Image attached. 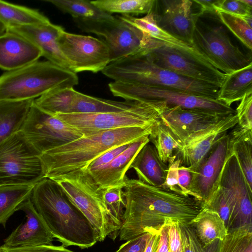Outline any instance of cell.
<instances>
[{
  "label": "cell",
  "mask_w": 252,
  "mask_h": 252,
  "mask_svg": "<svg viewBox=\"0 0 252 252\" xmlns=\"http://www.w3.org/2000/svg\"><path fill=\"white\" fill-rule=\"evenodd\" d=\"M126 205L119 230L121 241L144 233H159L169 220L189 223L204 203L190 195L127 178L124 188Z\"/></svg>",
  "instance_id": "obj_1"
},
{
  "label": "cell",
  "mask_w": 252,
  "mask_h": 252,
  "mask_svg": "<svg viewBox=\"0 0 252 252\" xmlns=\"http://www.w3.org/2000/svg\"><path fill=\"white\" fill-rule=\"evenodd\" d=\"M30 199L53 237L64 247L88 249L98 241L91 222L54 180L45 178L34 185Z\"/></svg>",
  "instance_id": "obj_2"
},
{
  "label": "cell",
  "mask_w": 252,
  "mask_h": 252,
  "mask_svg": "<svg viewBox=\"0 0 252 252\" xmlns=\"http://www.w3.org/2000/svg\"><path fill=\"white\" fill-rule=\"evenodd\" d=\"M154 124L145 127L117 128L83 135L46 152L40 156L45 178L53 179L84 169L109 150L149 136Z\"/></svg>",
  "instance_id": "obj_3"
},
{
  "label": "cell",
  "mask_w": 252,
  "mask_h": 252,
  "mask_svg": "<svg viewBox=\"0 0 252 252\" xmlns=\"http://www.w3.org/2000/svg\"><path fill=\"white\" fill-rule=\"evenodd\" d=\"M102 72L114 81L170 88L218 100V86L160 67L145 56L131 57L111 63Z\"/></svg>",
  "instance_id": "obj_4"
},
{
  "label": "cell",
  "mask_w": 252,
  "mask_h": 252,
  "mask_svg": "<svg viewBox=\"0 0 252 252\" xmlns=\"http://www.w3.org/2000/svg\"><path fill=\"white\" fill-rule=\"evenodd\" d=\"M76 73L48 61H36L0 76V100L35 99L56 89L78 84Z\"/></svg>",
  "instance_id": "obj_5"
},
{
  "label": "cell",
  "mask_w": 252,
  "mask_h": 252,
  "mask_svg": "<svg viewBox=\"0 0 252 252\" xmlns=\"http://www.w3.org/2000/svg\"><path fill=\"white\" fill-rule=\"evenodd\" d=\"M83 32L102 37L107 45L110 63L134 56L146 55L159 46V41L153 39L135 27L120 19L93 20L73 19Z\"/></svg>",
  "instance_id": "obj_6"
},
{
  "label": "cell",
  "mask_w": 252,
  "mask_h": 252,
  "mask_svg": "<svg viewBox=\"0 0 252 252\" xmlns=\"http://www.w3.org/2000/svg\"><path fill=\"white\" fill-rule=\"evenodd\" d=\"M166 106L163 101H143L139 106L123 112L58 114L55 116L83 135H88L102 130L153 125L160 119Z\"/></svg>",
  "instance_id": "obj_7"
},
{
  "label": "cell",
  "mask_w": 252,
  "mask_h": 252,
  "mask_svg": "<svg viewBox=\"0 0 252 252\" xmlns=\"http://www.w3.org/2000/svg\"><path fill=\"white\" fill-rule=\"evenodd\" d=\"M41 154L20 130L0 143V186L34 185L45 178Z\"/></svg>",
  "instance_id": "obj_8"
},
{
  "label": "cell",
  "mask_w": 252,
  "mask_h": 252,
  "mask_svg": "<svg viewBox=\"0 0 252 252\" xmlns=\"http://www.w3.org/2000/svg\"><path fill=\"white\" fill-rule=\"evenodd\" d=\"M56 182L91 222L103 241L113 233L109 213L98 189L90 174L83 169L51 179Z\"/></svg>",
  "instance_id": "obj_9"
},
{
  "label": "cell",
  "mask_w": 252,
  "mask_h": 252,
  "mask_svg": "<svg viewBox=\"0 0 252 252\" xmlns=\"http://www.w3.org/2000/svg\"><path fill=\"white\" fill-rule=\"evenodd\" d=\"M191 45L210 64L225 74L252 64L251 56L231 42L222 25L205 24L199 18Z\"/></svg>",
  "instance_id": "obj_10"
},
{
  "label": "cell",
  "mask_w": 252,
  "mask_h": 252,
  "mask_svg": "<svg viewBox=\"0 0 252 252\" xmlns=\"http://www.w3.org/2000/svg\"><path fill=\"white\" fill-rule=\"evenodd\" d=\"M114 96L127 100L164 101L168 106L188 109H200L227 115L235 110L218 100H212L184 92L157 86L114 81L108 84Z\"/></svg>",
  "instance_id": "obj_11"
},
{
  "label": "cell",
  "mask_w": 252,
  "mask_h": 252,
  "mask_svg": "<svg viewBox=\"0 0 252 252\" xmlns=\"http://www.w3.org/2000/svg\"><path fill=\"white\" fill-rule=\"evenodd\" d=\"M21 131L41 154L83 135L56 116L40 109L33 102Z\"/></svg>",
  "instance_id": "obj_12"
},
{
  "label": "cell",
  "mask_w": 252,
  "mask_h": 252,
  "mask_svg": "<svg viewBox=\"0 0 252 252\" xmlns=\"http://www.w3.org/2000/svg\"><path fill=\"white\" fill-rule=\"evenodd\" d=\"M57 43L72 71L76 74L83 71H102L110 63L109 50L103 40L64 30L58 37Z\"/></svg>",
  "instance_id": "obj_13"
},
{
  "label": "cell",
  "mask_w": 252,
  "mask_h": 252,
  "mask_svg": "<svg viewBox=\"0 0 252 252\" xmlns=\"http://www.w3.org/2000/svg\"><path fill=\"white\" fill-rule=\"evenodd\" d=\"M144 56L160 67L219 88L225 77L224 73L211 65L163 44Z\"/></svg>",
  "instance_id": "obj_14"
},
{
  "label": "cell",
  "mask_w": 252,
  "mask_h": 252,
  "mask_svg": "<svg viewBox=\"0 0 252 252\" xmlns=\"http://www.w3.org/2000/svg\"><path fill=\"white\" fill-rule=\"evenodd\" d=\"M196 5L194 0H155L151 12L159 28L192 45L195 24L203 14Z\"/></svg>",
  "instance_id": "obj_15"
},
{
  "label": "cell",
  "mask_w": 252,
  "mask_h": 252,
  "mask_svg": "<svg viewBox=\"0 0 252 252\" xmlns=\"http://www.w3.org/2000/svg\"><path fill=\"white\" fill-rule=\"evenodd\" d=\"M238 123L235 113L223 116L206 127L189 136L181 148L176 151L181 165L193 171L200 164L215 144Z\"/></svg>",
  "instance_id": "obj_16"
},
{
  "label": "cell",
  "mask_w": 252,
  "mask_h": 252,
  "mask_svg": "<svg viewBox=\"0 0 252 252\" xmlns=\"http://www.w3.org/2000/svg\"><path fill=\"white\" fill-rule=\"evenodd\" d=\"M218 185L228 189L235 200L227 232L247 224H252V189L249 186L231 149L222 167Z\"/></svg>",
  "instance_id": "obj_17"
},
{
  "label": "cell",
  "mask_w": 252,
  "mask_h": 252,
  "mask_svg": "<svg viewBox=\"0 0 252 252\" xmlns=\"http://www.w3.org/2000/svg\"><path fill=\"white\" fill-rule=\"evenodd\" d=\"M230 152L229 135L227 133L215 144L198 167L191 173L190 194L204 204L218 185L226 158Z\"/></svg>",
  "instance_id": "obj_18"
},
{
  "label": "cell",
  "mask_w": 252,
  "mask_h": 252,
  "mask_svg": "<svg viewBox=\"0 0 252 252\" xmlns=\"http://www.w3.org/2000/svg\"><path fill=\"white\" fill-rule=\"evenodd\" d=\"M19 210L25 213L26 220L4 240L1 248L52 245L54 238L30 198L21 205Z\"/></svg>",
  "instance_id": "obj_19"
},
{
  "label": "cell",
  "mask_w": 252,
  "mask_h": 252,
  "mask_svg": "<svg viewBox=\"0 0 252 252\" xmlns=\"http://www.w3.org/2000/svg\"><path fill=\"white\" fill-rule=\"evenodd\" d=\"M225 116L208 110L167 105L160 119L183 145L189 136Z\"/></svg>",
  "instance_id": "obj_20"
},
{
  "label": "cell",
  "mask_w": 252,
  "mask_h": 252,
  "mask_svg": "<svg viewBox=\"0 0 252 252\" xmlns=\"http://www.w3.org/2000/svg\"><path fill=\"white\" fill-rule=\"evenodd\" d=\"M63 28L48 21L30 26H13L6 31L19 34L29 40L41 51L42 56L48 61L72 71L70 64L63 56L57 43V39Z\"/></svg>",
  "instance_id": "obj_21"
},
{
  "label": "cell",
  "mask_w": 252,
  "mask_h": 252,
  "mask_svg": "<svg viewBox=\"0 0 252 252\" xmlns=\"http://www.w3.org/2000/svg\"><path fill=\"white\" fill-rule=\"evenodd\" d=\"M42 56L41 51L25 37L6 31L0 35V68L7 71L34 63Z\"/></svg>",
  "instance_id": "obj_22"
},
{
  "label": "cell",
  "mask_w": 252,
  "mask_h": 252,
  "mask_svg": "<svg viewBox=\"0 0 252 252\" xmlns=\"http://www.w3.org/2000/svg\"><path fill=\"white\" fill-rule=\"evenodd\" d=\"M150 142L149 136H144L130 145L110 163L91 174L95 184L100 190L121 187L124 189L127 179L126 172L142 148Z\"/></svg>",
  "instance_id": "obj_23"
},
{
  "label": "cell",
  "mask_w": 252,
  "mask_h": 252,
  "mask_svg": "<svg viewBox=\"0 0 252 252\" xmlns=\"http://www.w3.org/2000/svg\"><path fill=\"white\" fill-rule=\"evenodd\" d=\"M130 168L134 170L141 182L161 186L165 182L168 166L161 160L154 146L148 143L137 154Z\"/></svg>",
  "instance_id": "obj_24"
},
{
  "label": "cell",
  "mask_w": 252,
  "mask_h": 252,
  "mask_svg": "<svg viewBox=\"0 0 252 252\" xmlns=\"http://www.w3.org/2000/svg\"><path fill=\"white\" fill-rule=\"evenodd\" d=\"M118 16L121 20L138 28L152 38L160 41L163 45L187 53L209 64L192 45L180 40L159 28L157 25L152 12L141 18L134 17L130 15Z\"/></svg>",
  "instance_id": "obj_25"
},
{
  "label": "cell",
  "mask_w": 252,
  "mask_h": 252,
  "mask_svg": "<svg viewBox=\"0 0 252 252\" xmlns=\"http://www.w3.org/2000/svg\"><path fill=\"white\" fill-rule=\"evenodd\" d=\"M33 100H0V143L21 130Z\"/></svg>",
  "instance_id": "obj_26"
},
{
  "label": "cell",
  "mask_w": 252,
  "mask_h": 252,
  "mask_svg": "<svg viewBox=\"0 0 252 252\" xmlns=\"http://www.w3.org/2000/svg\"><path fill=\"white\" fill-rule=\"evenodd\" d=\"M252 92V64L225 74L219 88L218 100L228 106Z\"/></svg>",
  "instance_id": "obj_27"
},
{
  "label": "cell",
  "mask_w": 252,
  "mask_h": 252,
  "mask_svg": "<svg viewBox=\"0 0 252 252\" xmlns=\"http://www.w3.org/2000/svg\"><path fill=\"white\" fill-rule=\"evenodd\" d=\"M143 101H118L90 96L76 92L70 113H103L127 111L139 106Z\"/></svg>",
  "instance_id": "obj_28"
},
{
  "label": "cell",
  "mask_w": 252,
  "mask_h": 252,
  "mask_svg": "<svg viewBox=\"0 0 252 252\" xmlns=\"http://www.w3.org/2000/svg\"><path fill=\"white\" fill-rule=\"evenodd\" d=\"M189 224L194 230L204 247L215 239L222 240L227 234L225 224L219 215L204 205Z\"/></svg>",
  "instance_id": "obj_29"
},
{
  "label": "cell",
  "mask_w": 252,
  "mask_h": 252,
  "mask_svg": "<svg viewBox=\"0 0 252 252\" xmlns=\"http://www.w3.org/2000/svg\"><path fill=\"white\" fill-rule=\"evenodd\" d=\"M235 127L228 133L230 149L252 189V129L241 128L237 124Z\"/></svg>",
  "instance_id": "obj_30"
},
{
  "label": "cell",
  "mask_w": 252,
  "mask_h": 252,
  "mask_svg": "<svg viewBox=\"0 0 252 252\" xmlns=\"http://www.w3.org/2000/svg\"><path fill=\"white\" fill-rule=\"evenodd\" d=\"M33 186H0V224L5 227L9 218L31 197Z\"/></svg>",
  "instance_id": "obj_31"
},
{
  "label": "cell",
  "mask_w": 252,
  "mask_h": 252,
  "mask_svg": "<svg viewBox=\"0 0 252 252\" xmlns=\"http://www.w3.org/2000/svg\"><path fill=\"white\" fill-rule=\"evenodd\" d=\"M0 21L7 27L38 25L49 20L37 10L0 0Z\"/></svg>",
  "instance_id": "obj_32"
},
{
  "label": "cell",
  "mask_w": 252,
  "mask_h": 252,
  "mask_svg": "<svg viewBox=\"0 0 252 252\" xmlns=\"http://www.w3.org/2000/svg\"><path fill=\"white\" fill-rule=\"evenodd\" d=\"M149 138L161 160L167 165L176 159L175 152L183 146L160 119L154 124Z\"/></svg>",
  "instance_id": "obj_33"
},
{
  "label": "cell",
  "mask_w": 252,
  "mask_h": 252,
  "mask_svg": "<svg viewBox=\"0 0 252 252\" xmlns=\"http://www.w3.org/2000/svg\"><path fill=\"white\" fill-rule=\"evenodd\" d=\"M76 92L73 87L56 89L34 99L33 103L53 116L70 113Z\"/></svg>",
  "instance_id": "obj_34"
},
{
  "label": "cell",
  "mask_w": 252,
  "mask_h": 252,
  "mask_svg": "<svg viewBox=\"0 0 252 252\" xmlns=\"http://www.w3.org/2000/svg\"><path fill=\"white\" fill-rule=\"evenodd\" d=\"M73 19L99 20L112 19L114 16L106 13L86 0H45Z\"/></svg>",
  "instance_id": "obj_35"
},
{
  "label": "cell",
  "mask_w": 252,
  "mask_h": 252,
  "mask_svg": "<svg viewBox=\"0 0 252 252\" xmlns=\"http://www.w3.org/2000/svg\"><path fill=\"white\" fill-rule=\"evenodd\" d=\"M155 0H97L91 2L102 11L111 15L117 13L122 15L148 14L155 4Z\"/></svg>",
  "instance_id": "obj_36"
},
{
  "label": "cell",
  "mask_w": 252,
  "mask_h": 252,
  "mask_svg": "<svg viewBox=\"0 0 252 252\" xmlns=\"http://www.w3.org/2000/svg\"><path fill=\"white\" fill-rule=\"evenodd\" d=\"M221 22L250 50L252 48V15L238 16L216 10Z\"/></svg>",
  "instance_id": "obj_37"
},
{
  "label": "cell",
  "mask_w": 252,
  "mask_h": 252,
  "mask_svg": "<svg viewBox=\"0 0 252 252\" xmlns=\"http://www.w3.org/2000/svg\"><path fill=\"white\" fill-rule=\"evenodd\" d=\"M102 191L103 200L109 213L112 234L115 235L120 230L123 222L126 205L124 189L115 187Z\"/></svg>",
  "instance_id": "obj_38"
},
{
  "label": "cell",
  "mask_w": 252,
  "mask_h": 252,
  "mask_svg": "<svg viewBox=\"0 0 252 252\" xmlns=\"http://www.w3.org/2000/svg\"><path fill=\"white\" fill-rule=\"evenodd\" d=\"M219 252H252V224L228 231L220 241Z\"/></svg>",
  "instance_id": "obj_39"
},
{
  "label": "cell",
  "mask_w": 252,
  "mask_h": 252,
  "mask_svg": "<svg viewBox=\"0 0 252 252\" xmlns=\"http://www.w3.org/2000/svg\"><path fill=\"white\" fill-rule=\"evenodd\" d=\"M204 206L219 215L227 229L235 206V200L230 190L218 185Z\"/></svg>",
  "instance_id": "obj_40"
},
{
  "label": "cell",
  "mask_w": 252,
  "mask_h": 252,
  "mask_svg": "<svg viewBox=\"0 0 252 252\" xmlns=\"http://www.w3.org/2000/svg\"><path fill=\"white\" fill-rule=\"evenodd\" d=\"M183 252H203L204 247L189 223L178 222Z\"/></svg>",
  "instance_id": "obj_41"
},
{
  "label": "cell",
  "mask_w": 252,
  "mask_h": 252,
  "mask_svg": "<svg viewBox=\"0 0 252 252\" xmlns=\"http://www.w3.org/2000/svg\"><path fill=\"white\" fill-rule=\"evenodd\" d=\"M240 101L235 110L237 125L241 128L252 129V92L247 93Z\"/></svg>",
  "instance_id": "obj_42"
},
{
  "label": "cell",
  "mask_w": 252,
  "mask_h": 252,
  "mask_svg": "<svg viewBox=\"0 0 252 252\" xmlns=\"http://www.w3.org/2000/svg\"><path fill=\"white\" fill-rule=\"evenodd\" d=\"M131 143L119 146L109 150L97 157L86 168L82 169L90 174L96 172L110 163L117 156L126 149Z\"/></svg>",
  "instance_id": "obj_43"
},
{
  "label": "cell",
  "mask_w": 252,
  "mask_h": 252,
  "mask_svg": "<svg viewBox=\"0 0 252 252\" xmlns=\"http://www.w3.org/2000/svg\"><path fill=\"white\" fill-rule=\"evenodd\" d=\"M214 6L215 11L220 10L235 15H252V7L241 0H217Z\"/></svg>",
  "instance_id": "obj_44"
},
{
  "label": "cell",
  "mask_w": 252,
  "mask_h": 252,
  "mask_svg": "<svg viewBox=\"0 0 252 252\" xmlns=\"http://www.w3.org/2000/svg\"><path fill=\"white\" fill-rule=\"evenodd\" d=\"M178 222L172 220H169L166 222L169 252H183L182 241Z\"/></svg>",
  "instance_id": "obj_45"
},
{
  "label": "cell",
  "mask_w": 252,
  "mask_h": 252,
  "mask_svg": "<svg viewBox=\"0 0 252 252\" xmlns=\"http://www.w3.org/2000/svg\"><path fill=\"white\" fill-rule=\"evenodd\" d=\"M151 233H144L126 241L115 252H144Z\"/></svg>",
  "instance_id": "obj_46"
},
{
  "label": "cell",
  "mask_w": 252,
  "mask_h": 252,
  "mask_svg": "<svg viewBox=\"0 0 252 252\" xmlns=\"http://www.w3.org/2000/svg\"><path fill=\"white\" fill-rule=\"evenodd\" d=\"M180 165H181V161L177 158L171 164L168 165V168L166 180L161 187L176 192L183 194L178 182V171Z\"/></svg>",
  "instance_id": "obj_47"
},
{
  "label": "cell",
  "mask_w": 252,
  "mask_h": 252,
  "mask_svg": "<svg viewBox=\"0 0 252 252\" xmlns=\"http://www.w3.org/2000/svg\"><path fill=\"white\" fill-rule=\"evenodd\" d=\"M3 252H75L63 246L52 245L32 246L11 249H3Z\"/></svg>",
  "instance_id": "obj_48"
},
{
  "label": "cell",
  "mask_w": 252,
  "mask_h": 252,
  "mask_svg": "<svg viewBox=\"0 0 252 252\" xmlns=\"http://www.w3.org/2000/svg\"><path fill=\"white\" fill-rule=\"evenodd\" d=\"M191 173L189 169L180 165L178 171V182L182 193L186 195H190L189 188L191 180Z\"/></svg>",
  "instance_id": "obj_49"
},
{
  "label": "cell",
  "mask_w": 252,
  "mask_h": 252,
  "mask_svg": "<svg viewBox=\"0 0 252 252\" xmlns=\"http://www.w3.org/2000/svg\"><path fill=\"white\" fill-rule=\"evenodd\" d=\"M159 240L156 252H169L168 240V227L166 223L159 232Z\"/></svg>",
  "instance_id": "obj_50"
},
{
  "label": "cell",
  "mask_w": 252,
  "mask_h": 252,
  "mask_svg": "<svg viewBox=\"0 0 252 252\" xmlns=\"http://www.w3.org/2000/svg\"><path fill=\"white\" fill-rule=\"evenodd\" d=\"M159 237V233H151L144 252H156Z\"/></svg>",
  "instance_id": "obj_51"
},
{
  "label": "cell",
  "mask_w": 252,
  "mask_h": 252,
  "mask_svg": "<svg viewBox=\"0 0 252 252\" xmlns=\"http://www.w3.org/2000/svg\"><path fill=\"white\" fill-rule=\"evenodd\" d=\"M200 7L201 11L204 14L206 12L212 13H216L214 8V4L217 0H194Z\"/></svg>",
  "instance_id": "obj_52"
},
{
  "label": "cell",
  "mask_w": 252,
  "mask_h": 252,
  "mask_svg": "<svg viewBox=\"0 0 252 252\" xmlns=\"http://www.w3.org/2000/svg\"><path fill=\"white\" fill-rule=\"evenodd\" d=\"M220 240L215 239L210 244L204 247L203 252H219Z\"/></svg>",
  "instance_id": "obj_53"
},
{
  "label": "cell",
  "mask_w": 252,
  "mask_h": 252,
  "mask_svg": "<svg viewBox=\"0 0 252 252\" xmlns=\"http://www.w3.org/2000/svg\"><path fill=\"white\" fill-rule=\"evenodd\" d=\"M6 31V26L0 21V35L5 32Z\"/></svg>",
  "instance_id": "obj_54"
},
{
  "label": "cell",
  "mask_w": 252,
  "mask_h": 252,
  "mask_svg": "<svg viewBox=\"0 0 252 252\" xmlns=\"http://www.w3.org/2000/svg\"><path fill=\"white\" fill-rule=\"evenodd\" d=\"M241 1L246 4L247 5L252 7V0H241Z\"/></svg>",
  "instance_id": "obj_55"
},
{
  "label": "cell",
  "mask_w": 252,
  "mask_h": 252,
  "mask_svg": "<svg viewBox=\"0 0 252 252\" xmlns=\"http://www.w3.org/2000/svg\"><path fill=\"white\" fill-rule=\"evenodd\" d=\"M0 252H3V249L1 246H0Z\"/></svg>",
  "instance_id": "obj_56"
}]
</instances>
